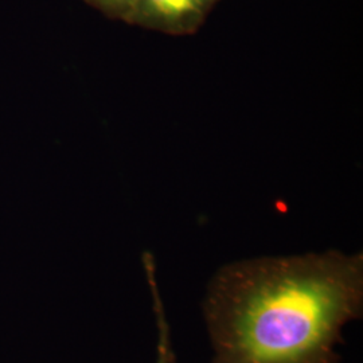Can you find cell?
Segmentation results:
<instances>
[{
    "label": "cell",
    "mask_w": 363,
    "mask_h": 363,
    "mask_svg": "<svg viewBox=\"0 0 363 363\" xmlns=\"http://www.w3.org/2000/svg\"><path fill=\"white\" fill-rule=\"evenodd\" d=\"M362 312V253L232 262L203 300L211 363H342L343 328Z\"/></svg>",
    "instance_id": "cell-1"
},
{
    "label": "cell",
    "mask_w": 363,
    "mask_h": 363,
    "mask_svg": "<svg viewBox=\"0 0 363 363\" xmlns=\"http://www.w3.org/2000/svg\"><path fill=\"white\" fill-rule=\"evenodd\" d=\"M218 0H138L127 23L169 35H190Z\"/></svg>",
    "instance_id": "cell-2"
},
{
    "label": "cell",
    "mask_w": 363,
    "mask_h": 363,
    "mask_svg": "<svg viewBox=\"0 0 363 363\" xmlns=\"http://www.w3.org/2000/svg\"><path fill=\"white\" fill-rule=\"evenodd\" d=\"M145 273L148 286L152 298V310L155 313L156 330H157V346H156V363H178L177 354L171 343V330L169 320L164 311V304L159 292V286L156 283L155 265L154 259L145 257Z\"/></svg>",
    "instance_id": "cell-3"
},
{
    "label": "cell",
    "mask_w": 363,
    "mask_h": 363,
    "mask_svg": "<svg viewBox=\"0 0 363 363\" xmlns=\"http://www.w3.org/2000/svg\"><path fill=\"white\" fill-rule=\"evenodd\" d=\"M91 6L97 7L108 16L118 18L128 22L130 13L133 11L138 0H86Z\"/></svg>",
    "instance_id": "cell-4"
}]
</instances>
